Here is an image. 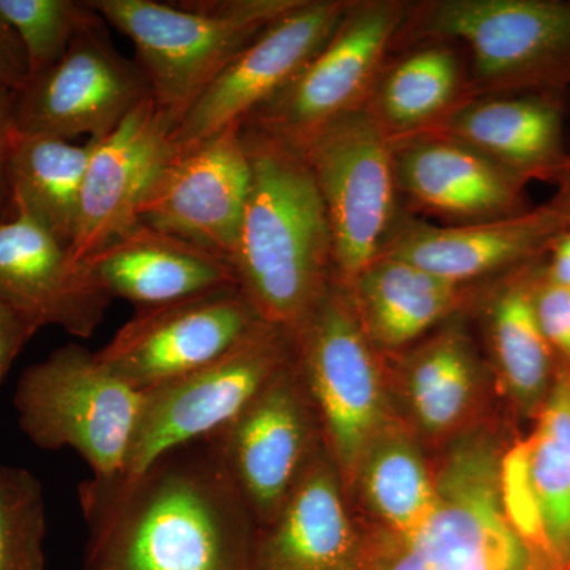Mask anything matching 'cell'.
Wrapping results in <instances>:
<instances>
[{
  "mask_svg": "<svg viewBox=\"0 0 570 570\" xmlns=\"http://www.w3.org/2000/svg\"><path fill=\"white\" fill-rule=\"evenodd\" d=\"M294 362L341 475L351 480L387 425L385 395L371 341L351 298L332 284L309 316L288 330Z\"/></svg>",
  "mask_w": 570,
  "mask_h": 570,
  "instance_id": "ba28073f",
  "label": "cell"
},
{
  "mask_svg": "<svg viewBox=\"0 0 570 570\" xmlns=\"http://www.w3.org/2000/svg\"><path fill=\"white\" fill-rule=\"evenodd\" d=\"M39 330L0 299V385Z\"/></svg>",
  "mask_w": 570,
  "mask_h": 570,
  "instance_id": "836d02e7",
  "label": "cell"
},
{
  "mask_svg": "<svg viewBox=\"0 0 570 570\" xmlns=\"http://www.w3.org/2000/svg\"><path fill=\"white\" fill-rule=\"evenodd\" d=\"M531 475L551 554L570 557V382L553 390L530 439Z\"/></svg>",
  "mask_w": 570,
  "mask_h": 570,
  "instance_id": "f1b7e54d",
  "label": "cell"
},
{
  "mask_svg": "<svg viewBox=\"0 0 570 570\" xmlns=\"http://www.w3.org/2000/svg\"><path fill=\"white\" fill-rule=\"evenodd\" d=\"M362 543L336 468L317 452L276 515L258 528L253 570H356Z\"/></svg>",
  "mask_w": 570,
  "mask_h": 570,
  "instance_id": "ffe728a7",
  "label": "cell"
},
{
  "mask_svg": "<svg viewBox=\"0 0 570 570\" xmlns=\"http://www.w3.org/2000/svg\"><path fill=\"white\" fill-rule=\"evenodd\" d=\"M569 227V204L448 227L409 223L385 239L379 255L401 258L460 285L550 247Z\"/></svg>",
  "mask_w": 570,
  "mask_h": 570,
  "instance_id": "ac0fdd59",
  "label": "cell"
},
{
  "mask_svg": "<svg viewBox=\"0 0 570 570\" xmlns=\"http://www.w3.org/2000/svg\"><path fill=\"white\" fill-rule=\"evenodd\" d=\"M14 104H17V92L0 89V220H3V209L7 204L10 202L11 205L7 167H9L11 141L17 132Z\"/></svg>",
  "mask_w": 570,
  "mask_h": 570,
  "instance_id": "d590c367",
  "label": "cell"
},
{
  "mask_svg": "<svg viewBox=\"0 0 570 570\" xmlns=\"http://www.w3.org/2000/svg\"><path fill=\"white\" fill-rule=\"evenodd\" d=\"M85 264L112 299H126L137 311L238 288L225 258L142 224Z\"/></svg>",
  "mask_w": 570,
  "mask_h": 570,
  "instance_id": "d6986e66",
  "label": "cell"
},
{
  "mask_svg": "<svg viewBox=\"0 0 570 570\" xmlns=\"http://www.w3.org/2000/svg\"><path fill=\"white\" fill-rule=\"evenodd\" d=\"M242 124L176 151L138 208V223L219 255L232 265L250 187Z\"/></svg>",
  "mask_w": 570,
  "mask_h": 570,
  "instance_id": "4fadbf2b",
  "label": "cell"
},
{
  "mask_svg": "<svg viewBox=\"0 0 570 570\" xmlns=\"http://www.w3.org/2000/svg\"><path fill=\"white\" fill-rule=\"evenodd\" d=\"M18 426L36 448L70 449L92 478L121 475L141 407V393L70 343L26 367L13 393Z\"/></svg>",
  "mask_w": 570,
  "mask_h": 570,
  "instance_id": "5b68a950",
  "label": "cell"
},
{
  "mask_svg": "<svg viewBox=\"0 0 570 570\" xmlns=\"http://www.w3.org/2000/svg\"><path fill=\"white\" fill-rule=\"evenodd\" d=\"M0 17L21 41L31 80L61 61L97 11L86 0H0Z\"/></svg>",
  "mask_w": 570,
  "mask_h": 570,
  "instance_id": "4dcf8cb0",
  "label": "cell"
},
{
  "mask_svg": "<svg viewBox=\"0 0 570 570\" xmlns=\"http://www.w3.org/2000/svg\"><path fill=\"white\" fill-rule=\"evenodd\" d=\"M149 97L145 71L115 47L107 22L97 13L61 61L17 92L14 124L22 134L69 141L89 135V140H100Z\"/></svg>",
  "mask_w": 570,
  "mask_h": 570,
  "instance_id": "30bf717a",
  "label": "cell"
},
{
  "mask_svg": "<svg viewBox=\"0 0 570 570\" xmlns=\"http://www.w3.org/2000/svg\"><path fill=\"white\" fill-rule=\"evenodd\" d=\"M292 358L291 332L258 321L219 358L142 392L121 475L132 478L168 450L216 436Z\"/></svg>",
  "mask_w": 570,
  "mask_h": 570,
  "instance_id": "52a82bcc",
  "label": "cell"
},
{
  "mask_svg": "<svg viewBox=\"0 0 570 570\" xmlns=\"http://www.w3.org/2000/svg\"><path fill=\"white\" fill-rule=\"evenodd\" d=\"M460 69L455 56L444 48L409 56L382 82L377 108L371 110L393 130L423 129L439 118L455 99Z\"/></svg>",
  "mask_w": 570,
  "mask_h": 570,
  "instance_id": "4316f807",
  "label": "cell"
},
{
  "mask_svg": "<svg viewBox=\"0 0 570 570\" xmlns=\"http://www.w3.org/2000/svg\"><path fill=\"white\" fill-rule=\"evenodd\" d=\"M445 135L523 176L562 163L560 108L546 97L468 104L449 116Z\"/></svg>",
  "mask_w": 570,
  "mask_h": 570,
  "instance_id": "603a6c76",
  "label": "cell"
},
{
  "mask_svg": "<svg viewBox=\"0 0 570 570\" xmlns=\"http://www.w3.org/2000/svg\"><path fill=\"white\" fill-rule=\"evenodd\" d=\"M499 493L512 530L528 549L551 554L542 509L531 475L530 442H519L499 464Z\"/></svg>",
  "mask_w": 570,
  "mask_h": 570,
  "instance_id": "1f68e13d",
  "label": "cell"
},
{
  "mask_svg": "<svg viewBox=\"0 0 570 570\" xmlns=\"http://www.w3.org/2000/svg\"><path fill=\"white\" fill-rule=\"evenodd\" d=\"M78 498L85 570H253L258 521L213 436L132 478L85 480Z\"/></svg>",
  "mask_w": 570,
  "mask_h": 570,
  "instance_id": "6da1fadb",
  "label": "cell"
},
{
  "mask_svg": "<svg viewBox=\"0 0 570 570\" xmlns=\"http://www.w3.org/2000/svg\"><path fill=\"white\" fill-rule=\"evenodd\" d=\"M534 307L550 347L570 356V288L547 281L534 292Z\"/></svg>",
  "mask_w": 570,
  "mask_h": 570,
  "instance_id": "d6a6232c",
  "label": "cell"
},
{
  "mask_svg": "<svg viewBox=\"0 0 570 570\" xmlns=\"http://www.w3.org/2000/svg\"><path fill=\"white\" fill-rule=\"evenodd\" d=\"M356 475L385 530H412L434 505V475L403 428L387 423L360 461Z\"/></svg>",
  "mask_w": 570,
  "mask_h": 570,
  "instance_id": "d4e9b609",
  "label": "cell"
},
{
  "mask_svg": "<svg viewBox=\"0 0 570 570\" xmlns=\"http://www.w3.org/2000/svg\"><path fill=\"white\" fill-rule=\"evenodd\" d=\"M132 41L157 107L178 126L228 62L299 0H86Z\"/></svg>",
  "mask_w": 570,
  "mask_h": 570,
  "instance_id": "277c9868",
  "label": "cell"
},
{
  "mask_svg": "<svg viewBox=\"0 0 570 570\" xmlns=\"http://www.w3.org/2000/svg\"><path fill=\"white\" fill-rule=\"evenodd\" d=\"M242 130L250 187L232 266L257 317L292 330L332 287L324 200L298 149L255 127Z\"/></svg>",
  "mask_w": 570,
  "mask_h": 570,
  "instance_id": "7a4b0ae2",
  "label": "cell"
},
{
  "mask_svg": "<svg viewBox=\"0 0 570 570\" xmlns=\"http://www.w3.org/2000/svg\"><path fill=\"white\" fill-rule=\"evenodd\" d=\"M29 81V66L17 32L0 17V89L20 92Z\"/></svg>",
  "mask_w": 570,
  "mask_h": 570,
  "instance_id": "e575fe53",
  "label": "cell"
},
{
  "mask_svg": "<svg viewBox=\"0 0 570 570\" xmlns=\"http://www.w3.org/2000/svg\"><path fill=\"white\" fill-rule=\"evenodd\" d=\"M395 146L387 127L367 108L341 116L296 146L324 200L333 266L344 287L376 261L387 239L395 205Z\"/></svg>",
  "mask_w": 570,
  "mask_h": 570,
  "instance_id": "8992f818",
  "label": "cell"
},
{
  "mask_svg": "<svg viewBox=\"0 0 570 570\" xmlns=\"http://www.w3.org/2000/svg\"><path fill=\"white\" fill-rule=\"evenodd\" d=\"M0 299L37 330L58 326L81 340L94 336L112 302L85 262L18 209L0 220Z\"/></svg>",
  "mask_w": 570,
  "mask_h": 570,
  "instance_id": "e0dca14e",
  "label": "cell"
},
{
  "mask_svg": "<svg viewBox=\"0 0 570 570\" xmlns=\"http://www.w3.org/2000/svg\"><path fill=\"white\" fill-rule=\"evenodd\" d=\"M341 0H299L258 33L195 100L171 134L176 151L242 124L283 91L343 21Z\"/></svg>",
  "mask_w": 570,
  "mask_h": 570,
  "instance_id": "7c38bea8",
  "label": "cell"
},
{
  "mask_svg": "<svg viewBox=\"0 0 570 570\" xmlns=\"http://www.w3.org/2000/svg\"><path fill=\"white\" fill-rule=\"evenodd\" d=\"M551 258L547 281L570 288V227L551 243Z\"/></svg>",
  "mask_w": 570,
  "mask_h": 570,
  "instance_id": "8d00e7d4",
  "label": "cell"
},
{
  "mask_svg": "<svg viewBox=\"0 0 570 570\" xmlns=\"http://www.w3.org/2000/svg\"><path fill=\"white\" fill-rule=\"evenodd\" d=\"M497 445L460 439L434 474V505L412 530L363 540L356 570H528L531 550L510 527L499 493Z\"/></svg>",
  "mask_w": 570,
  "mask_h": 570,
  "instance_id": "3957f363",
  "label": "cell"
},
{
  "mask_svg": "<svg viewBox=\"0 0 570 570\" xmlns=\"http://www.w3.org/2000/svg\"><path fill=\"white\" fill-rule=\"evenodd\" d=\"M415 31L466 43L479 80L491 88L570 78V2L442 0L423 10Z\"/></svg>",
  "mask_w": 570,
  "mask_h": 570,
  "instance_id": "9c48e42d",
  "label": "cell"
},
{
  "mask_svg": "<svg viewBox=\"0 0 570 570\" xmlns=\"http://www.w3.org/2000/svg\"><path fill=\"white\" fill-rule=\"evenodd\" d=\"M314 414L313 400L292 358L230 425L213 436L258 528L276 515L317 453Z\"/></svg>",
  "mask_w": 570,
  "mask_h": 570,
  "instance_id": "9a60e30c",
  "label": "cell"
},
{
  "mask_svg": "<svg viewBox=\"0 0 570 570\" xmlns=\"http://www.w3.org/2000/svg\"><path fill=\"white\" fill-rule=\"evenodd\" d=\"M403 17V7L395 2L348 7L305 69L243 126L296 148L326 124L360 108Z\"/></svg>",
  "mask_w": 570,
  "mask_h": 570,
  "instance_id": "8fae6325",
  "label": "cell"
},
{
  "mask_svg": "<svg viewBox=\"0 0 570 570\" xmlns=\"http://www.w3.org/2000/svg\"><path fill=\"white\" fill-rule=\"evenodd\" d=\"M352 306L371 343L396 348L417 340L452 313L459 285L390 255L355 277Z\"/></svg>",
  "mask_w": 570,
  "mask_h": 570,
  "instance_id": "7402d4cb",
  "label": "cell"
},
{
  "mask_svg": "<svg viewBox=\"0 0 570 570\" xmlns=\"http://www.w3.org/2000/svg\"><path fill=\"white\" fill-rule=\"evenodd\" d=\"M490 333L510 392L523 403L538 400L549 382L551 347L540 330L530 287L517 284L498 295L491 307Z\"/></svg>",
  "mask_w": 570,
  "mask_h": 570,
  "instance_id": "83f0119b",
  "label": "cell"
},
{
  "mask_svg": "<svg viewBox=\"0 0 570 570\" xmlns=\"http://www.w3.org/2000/svg\"><path fill=\"white\" fill-rule=\"evenodd\" d=\"M175 124L153 97L110 135L92 141L80 212L69 253L85 262L138 224V208L160 168L174 156Z\"/></svg>",
  "mask_w": 570,
  "mask_h": 570,
  "instance_id": "2e32d148",
  "label": "cell"
},
{
  "mask_svg": "<svg viewBox=\"0 0 570 570\" xmlns=\"http://www.w3.org/2000/svg\"><path fill=\"white\" fill-rule=\"evenodd\" d=\"M92 141L14 132L7 167L11 208L24 212L70 247Z\"/></svg>",
  "mask_w": 570,
  "mask_h": 570,
  "instance_id": "cb8c5ba5",
  "label": "cell"
},
{
  "mask_svg": "<svg viewBox=\"0 0 570 570\" xmlns=\"http://www.w3.org/2000/svg\"><path fill=\"white\" fill-rule=\"evenodd\" d=\"M475 373L464 337L444 333L428 343L409 366L407 393L420 425L442 433L455 425L474 395Z\"/></svg>",
  "mask_w": 570,
  "mask_h": 570,
  "instance_id": "484cf974",
  "label": "cell"
},
{
  "mask_svg": "<svg viewBox=\"0 0 570 570\" xmlns=\"http://www.w3.org/2000/svg\"><path fill=\"white\" fill-rule=\"evenodd\" d=\"M258 321L239 288H230L135 311L97 356L127 385L148 392L219 358Z\"/></svg>",
  "mask_w": 570,
  "mask_h": 570,
  "instance_id": "5bb4252c",
  "label": "cell"
},
{
  "mask_svg": "<svg viewBox=\"0 0 570 570\" xmlns=\"http://www.w3.org/2000/svg\"><path fill=\"white\" fill-rule=\"evenodd\" d=\"M395 174L415 204L441 216L482 223L520 213L524 176L448 135L404 142Z\"/></svg>",
  "mask_w": 570,
  "mask_h": 570,
  "instance_id": "44dd1931",
  "label": "cell"
},
{
  "mask_svg": "<svg viewBox=\"0 0 570 570\" xmlns=\"http://www.w3.org/2000/svg\"><path fill=\"white\" fill-rule=\"evenodd\" d=\"M47 504L29 469L0 463V570H45Z\"/></svg>",
  "mask_w": 570,
  "mask_h": 570,
  "instance_id": "f546056e",
  "label": "cell"
}]
</instances>
